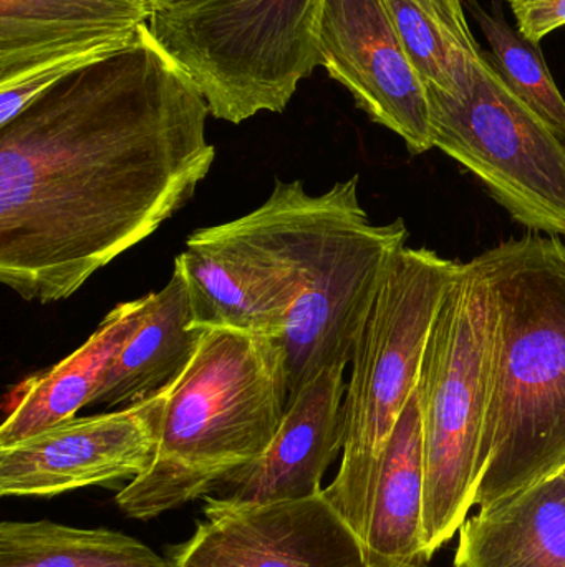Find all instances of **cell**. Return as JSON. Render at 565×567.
Instances as JSON below:
<instances>
[{"label":"cell","instance_id":"52a82bcc","mask_svg":"<svg viewBox=\"0 0 565 567\" xmlns=\"http://www.w3.org/2000/svg\"><path fill=\"white\" fill-rule=\"evenodd\" d=\"M325 0H188L158 10L149 32L195 80L211 115L241 125L282 113L318 66Z\"/></svg>","mask_w":565,"mask_h":567},{"label":"cell","instance_id":"4fadbf2b","mask_svg":"<svg viewBox=\"0 0 565 567\" xmlns=\"http://www.w3.org/2000/svg\"><path fill=\"white\" fill-rule=\"evenodd\" d=\"M345 365L327 367L289 400L284 422L261 458L229 475L211 496L236 505L297 502L322 482L344 449Z\"/></svg>","mask_w":565,"mask_h":567},{"label":"cell","instance_id":"30bf717a","mask_svg":"<svg viewBox=\"0 0 565 567\" xmlns=\"http://www.w3.org/2000/svg\"><path fill=\"white\" fill-rule=\"evenodd\" d=\"M168 393L116 412L75 416L0 446V495L53 498L138 478L158 455Z\"/></svg>","mask_w":565,"mask_h":567},{"label":"cell","instance_id":"7a4b0ae2","mask_svg":"<svg viewBox=\"0 0 565 567\" xmlns=\"http://www.w3.org/2000/svg\"><path fill=\"white\" fill-rule=\"evenodd\" d=\"M478 261L494 297L474 498L488 509L565 466V243L527 233Z\"/></svg>","mask_w":565,"mask_h":567},{"label":"cell","instance_id":"3957f363","mask_svg":"<svg viewBox=\"0 0 565 567\" xmlns=\"http://www.w3.org/2000/svg\"><path fill=\"white\" fill-rule=\"evenodd\" d=\"M358 175L324 195L275 179L271 196L234 226L274 268L291 297L284 346L289 400L327 367L352 362L378 289L407 246L404 219L375 225Z\"/></svg>","mask_w":565,"mask_h":567},{"label":"cell","instance_id":"5bb4252c","mask_svg":"<svg viewBox=\"0 0 565 567\" xmlns=\"http://www.w3.org/2000/svg\"><path fill=\"white\" fill-rule=\"evenodd\" d=\"M175 268L188 286L192 329L232 327L284 339L291 297L234 223L192 233Z\"/></svg>","mask_w":565,"mask_h":567},{"label":"cell","instance_id":"d6986e66","mask_svg":"<svg viewBox=\"0 0 565 567\" xmlns=\"http://www.w3.org/2000/svg\"><path fill=\"white\" fill-rule=\"evenodd\" d=\"M427 89L467 95L483 49L474 39L464 0H381Z\"/></svg>","mask_w":565,"mask_h":567},{"label":"cell","instance_id":"6da1fadb","mask_svg":"<svg viewBox=\"0 0 565 567\" xmlns=\"http://www.w3.org/2000/svg\"><path fill=\"white\" fill-rule=\"evenodd\" d=\"M209 115L146 25L0 125V282L60 302L155 235L215 165Z\"/></svg>","mask_w":565,"mask_h":567},{"label":"cell","instance_id":"44dd1931","mask_svg":"<svg viewBox=\"0 0 565 567\" xmlns=\"http://www.w3.org/2000/svg\"><path fill=\"white\" fill-rule=\"evenodd\" d=\"M464 2L490 43L486 53L501 79L565 138V99L547 69L540 43L510 25L500 0H494L493 10L484 9L477 0Z\"/></svg>","mask_w":565,"mask_h":567},{"label":"cell","instance_id":"ba28073f","mask_svg":"<svg viewBox=\"0 0 565 567\" xmlns=\"http://www.w3.org/2000/svg\"><path fill=\"white\" fill-rule=\"evenodd\" d=\"M428 90L435 148L473 173L530 233L565 238V143L483 50L467 95Z\"/></svg>","mask_w":565,"mask_h":567},{"label":"cell","instance_id":"7402d4cb","mask_svg":"<svg viewBox=\"0 0 565 567\" xmlns=\"http://www.w3.org/2000/svg\"><path fill=\"white\" fill-rule=\"evenodd\" d=\"M510 6L517 30L533 42L565 25V0H510Z\"/></svg>","mask_w":565,"mask_h":567},{"label":"cell","instance_id":"8992f818","mask_svg":"<svg viewBox=\"0 0 565 567\" xmlns=\"http://www.w3.org/2000/svg\"><path fill=\"white\" fill-rule=\"evenodd\" d=\"M494 297L478 258L448 289L418 377L425 450L423 551L433 559L454 538L477 498L486 419Z\"/></svg>","mask_w":565,"mask_h":567},{"label":"cell","instance_id":"9c48e42d","mask_svg":"<svg viewBox=\"0 0 565 567\" xmlns=\"http://www.w3.org/2000/svg\"><path fill=\"white\" fill-rule=\"evenodd\" d=\"M153 0H0V125L76 70L128 49Z\"/></svg>","mask_w":565,"mask_h":567},{"label":"cell","instance_id":"8fae6325","mask_svg":"<svg viewBox=\"0 0 565 567\" xmlns=\"http://www.w3.org/2000/svg\"><path fill=\"white\" fill-rule=\"evenodd\" d=\"M202 499L205 519L171 549L172 567H368L364 545L324 493L268 505Z\"/></svg>","mask_w":565,"mask_h":567},{"label":"cell","instance_id":"cb8c5ba5","mask_svg":"<svg viewBox=\"0 0 565 567\" xmlns=\"http://www.w3.org/2000/svg\"><path fill=\"white\" fill-rule=\"evenodd\" d=\"M557 476H561V478L565 480V466L563 470H561L559 475H557Z\"/></svg>","mask_w":565,"mask_h":567},{"label":"cell","instance_id":"9a60e30c","mask_svg":"<svg viewBox=\"0 0 565 567\" xmlns=\"http://www.w3.org/2000/svg\"><path fill=\"white\" fill-rule=\"evenodd\" d=\"M149 302L151 292L118 303L75 352L23 379L10 393L9 412L0 426V446L75 419L88 406L103 373L145 319Z\"/></svg>","mask_w":565,"mask_h":567},{"label":"cell","instance_id":"7c38bea8","mask_svg":"<svg viewBox=\"0 0 565 567\" xmlns=\"http://www.w3.org/2000/svg\"><path fill=\"white\" fill-rule=\"evenodd\" d=\"M318 65L411 155L435 148L428 90L381 0H325Z\"/></svg>","mask_w":565,"mask_h":567},{"label":"cell","instance_id":"e0dca14e","mask_svg":"<svg viewBox=\"0 0 565 567\" xmlns=\"http://www.w3.org/2000/svg\"><path fill=\"white\" fill-rule=\"evenodd\" d=\"M453 567H565V480H546L460 529Z\"/></svg>","mask_w":565,"mask_h":567},{"label":"cell","instance_id":"ffe728a7","mask_svg":"<svg viewBox=\"0 0 565 567\" xmlns=\"http://www.w3.org/2000/svg\"><path fill=\"white\" fill-rule=\"evenodd\" d=\"M0 567H172L149 546L112 529L3 522Z\"/></svg>","mask_w":565,"mask_h":567},{"label":"cell","instance_id":"ac0fdd59","mask_svg":"<svg viewBox=\"0 0 565 567\" xmlns=\"http://www.w3.org/2000/svg\"><path fill=\"white\" fill-rule=\"evenodd\" d=\"M425 450L415 389L388 440L364 543L368 567L430 565L423 551Z\"/></svg>","mask_w":565,"mask_h":567},{"label":"cell","instance_id":"2e32d148","mask_svg":"<svg viewBox=\"0 0 565 567\" xmlns=\"http://www.w3.org/2000/svg\"><path fill=\"white\" fill-rule=\"evenodd\" d=\"M191 299L181 272L151 292L148 312L102 375L88 406H132L168 392L188 369L202 340L192 329Z\"/></svg>","mask_w":565,"mask_h":567},{"label":"cell","instance_id":"603a6c76","mask_svg":"<svg viewBox=\"0 0 565 567\" xmlns=\"http://www.w3.org/2000/svg\"><path fill=\"white\" fill-rule=\"evenodd\" d=\"M153 2H155L156 12H158V10L171 9V7L181 6V3L188 2V0H153Z\"/></svg>","mask_w":565,"mask_h":567},{"label":"cell","instance_id":"5b68a950","mask_svg":"<svg viewBox=\"0 0 565 567\" xmlns=\"http://www.w3.org/2000/svg\"><path fill=\"white\" fill-rule=\"evenodd\" d=\"M461 262L428 248L397 252L352 357L344 400L341 468L325 499L367 539L388 440L417 389L425 347Z\"/></svg>","mask_w":565,"mask_h":567},{"label":"cell","instance_id":"277c9868","mask_svg":"<svg viewBox=\"0 0 565 567\" xmlns=\"http://www.w3.org/2000/svg\"><path fill=\"white\" fill-rule=\"evenodd\" d=\"M195 359L169 389L158 455L115 503L149 522L212 495L264 455L289 403L284 340L232 327L202 329Z\"/></svg>","mask_w":565,"mask_h":567}]
</instances>
